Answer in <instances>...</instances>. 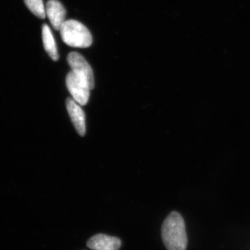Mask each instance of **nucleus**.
<instances>
[{
	"mask_svg": "<svg viewBox=\"0 0 250 250\" xmlns=\"http://www.w3.org/2000/svg\"><path fill=\"white\" fill-rule=\"evenodd\" d=\"M161 236L167 250H187L188 238L182 215L176 211L171 212L163 223Z\"/></svg>",
	"mask_w": 250,
	"mask_h": 250,
	"instance_id": "f257e3e1",
	"label": "nucleus"
},
{
	"mask_svg": "<svg viewBox=\"0 0 250 250\" xmlns=\"http://www.w3.org/2000/svg\"><path fill=\"white\" fill-rule=\"evenodd\" d=\"M62 40L72 47L87 48L92 45L93 37L89 30L75 20L65 21L60 29Z\"/></svg>",
	"mask_w": 250,
	"mask_h": 250,
	"instance_id": "f03ea898",
	"label": "nucleus"
},
{
	"mask_svg": "<svg viewBox=\"0 0 250 250\" xmlns=\"http://www.w3.org/2000/svg\"><path fill=\"white\" fill-rule=\"evenodd\" d=\"M67 89L71 94L73 100L81 106L88 103L90 97V88L88 82L73 71H70L66 77Z\"/></svg>",
	"mask_w": 250,
	"mask_h": 250,
	"instance_id": "7ed1b4c3",
	"label": "nucleus"
},
{
	"mask_svg": "<svg viewBox=\"0 0 250 250\" xmlns=\"http://www.w3.org/2000/svg\"><path fill=\"white\" fill-rule=\"evenodd\" d=\"M67 61L71 67L72 71L84 79L88 82L90 90L93 89L95 81L93 70L83 56L77 52H70L67 56Z\"/></svg>",
	"mask_w": 250,
	"mask_h": 250,
	"instance_id": "20e7f679",
	"label": "nucleus"
},
{
	"mask_svg": "<svg viewBox=\"0 0 250 250\" xmlns=\"http://www.w3.org/2000/svg\"><path fill=\"white\" fill-rule=\"evenodd\" d=\"M45 12L52 27L56 30H60L66 17V10L62 3L58 0H49L46 4Z\"/></svg>",
	"mask_w": 250,
	"mask_h": 250,
	"instance_id": "39448f33",
	"label": "nucleus"
},
{
	"mask_svg": "<svg viewBox=\"0 0 250 250\" xmlns=\"http://www.w3.org/2000/svg\"><path fill=\"white\" fill-rule=\"evenodd\" d=\"M121 244L119 238L103 233L95 235L87 242V247L93 250H118Z\"/></svg>",
	"mask_w": 250,
	"mask_h": 250,
	"instance_id": "423d86ee",
	"label": "nucleus"
},
{
	"mask_svg": "<svg viewBox=\"0 0 250 250\" xmlns=\"http://www.w3.org/2000/svg\"><path fill=\"white\" fill-rule=\"evenodd\" d=\"M66 108L77 133L82 136L85 134V113L80 104L71 98L66 100Z\"/></svg>",
	"mask_w": 250,
	"mask_h": 250,
	"instance_id": "0eeeda50",
	"label": "nucleus"
},
{
	"mask_svg": "<svg viewBox=\"0 0 250 250\" xmlns=\"http://www.w3.org/2000/svg\"><path fill=\"white\" fill-rule=\"evenodd\" d=\"M42 37L44 48H45L46 52L48 54L49 57L52 60L57 62L59 57L57 45H56L53 34H52L50 28L45 24L42 25Z\"/></svg>",
	"mask_w": 250,
	"mask_h": 250,
	"instance_id": "6e6552de",
	"label": "nucleus"
},
{
	"mask_svg": "<svg viewBox=\"0 0 250 250\" xmlns=\"http://www.w3.org/2000/svg\"><path fill=\"white\" fill-rule=\"evenodd\" d=\"M26 6L38 18L44 19L46 16L45 6L42 0H24Z\"/></svg>",
	"mask_w": 250,
	"mask_h": 250,
	"instance_id": "1a4fd4ad",
	"label": "nucleus"
}]
</instances>
